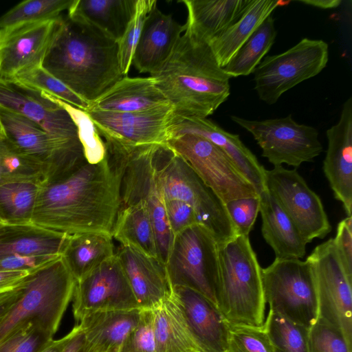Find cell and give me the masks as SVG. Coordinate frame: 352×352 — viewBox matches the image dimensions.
<instances>
[{
	"label": "cell",
	"instance_id": "obj_37",
	"mask_svg": "<svg viewBox=\"0 0 352 352\" xmlns=\"http://www.w3.org/2000/svg\"><path fill=\"white\" fill-rule=\"evenodd\" d=\"M263 327L272 352H309V328L270 309Z\"/></svg>",
	"mask_w": 352,
	"mask_h": 352
},
{
	"label": "cell",
	"instance_id": "obj_17",
	"mask_svg": "<svg viewBox=\"0 0 352 352\" xmlns=\"http://www.w3.org/2000/svg\"><path fill=\"white\" fill-rule=\"evenodd\" d=\"M63 16L0 29V81L12 82L25 69L42 65Z\"/></svg>",
	"mask_w": 352,
	"mask_h": 352
},
{
	"label": "cell",
	"instance_id": "obj_48",
	"mask_svg": "<svg viewBox=\"0 0 352 352\" xmlns=\"http://www.w3.org/2000/svg\"><path fill=\"white\" fill-rule=\"evenodd\" d=\"M334 245L346 274L352 280V217L347 216L339 222Z\"/></svg>",
	"mask_w": 352,
	"mask_h": 352
},
{
	"label": "cell",
	"instance_id": "obj_45",
	"mask_svg": "<svg viewBox=\"0 0 352 352\" xmlns=\"http://www.w3.org/2000/svg\"><path fill=\"white\" fill-rule=\"evenodd\" d=\"M118 352H157L152 309H141L138 323L126 336Z\"/></svg>",
	"mask_w": 352,
	"mask_h": 352
},
{
	"label": "cell",
	"instance_id": "obj_21",
	"mask_svg": "<svg viewBox=\"0 0 352 352\" xmlns=\"http://www.w3.org/2000/svg\"><path fill=\"white\" fill-rule=\"evenodd\" d=\"M0 107L31 120L54 136L79 139L67 112L38 92L0 81Z\"/></svg>",
	"mask_w": 352,
	"mask_h": 352
},
{
	"label": "cell",
	"instance_id": "obj_18",
	"mask_svg": "<svg viewBox=\"0 0 352 352\" xmlns=\"http://www.w3.org/2000/svg\"><path fill=\"white\" fill-rule=\"evenodd\" d=\"M86 111L97 129L132 146L166 144L170 138V127L174 118L170 104L135 112L91 109Z\"/></svg>",
	"mask_w": 352,
	"mask_h": 352
},
{
	"label": "cell",
	"instance_id": "obj_30",
	"mask_svg": "<svg viewBox=\"0 0 352 352\" xmlns=\"http://www.w3.org/2000/svg\"><path fill=\"white\" fill-rule=\"evenodd\" d=\"M289 2L252 0L242 16L209 44L220 67L223 68L227 65L256 29L272 15L273 11Z\"/></svg>",
	"mask_w": 352,
	"mask_h": 352
},
{
	"label": "cell",
	"instance_id": "obj_26",
	"mask_svg": "<svg viewBox=\"0 0 352 352\" xmlns=\"http://www.w3.org/2000/svg\"><path fill=\"white\" fill-rule=\"evenodd\" d=\"M261 232L278 258H302L307 243L273 195L265 188L259 194Z\"/></svg>",
	"mask_w": 352,
	"mask_h": 352
},
{
	"label": "cell",
	"instance_id": "obj_25",
	"mask_svg": "<svg viewBox=\"0 0 352 352\" xmlns=\"http://www.w3.org/2000/svg\"><path fill=\"white\" fill-rule=\"evenodd\" d=\"M252 0H183L186 30L208 45L236 22Z\"/></svg>",
	"mask_w": 352,
	"mask_h": 352
},
{
	"label": "cell",
	"instance_id": "obj_8",
	"mask_svg": "<svg viewBox=\"0 0 352 352\" xmlns=\"http://www.w3.org/2000/svg\"><path fill=\"white\" fill-rule=\"evenodd\" d=\"M165 267L171 288L192 289L217 307L219 243L203 226L194 224L173 236Z\"/></svg>",
	"mask_w": 352,
	"mask_h": 352
},
{
	"label": "cell",
	"instance_id": "obj_40",
	"mask_svg": "<svg viewBox=\"0 0 352 352\" xmlns=\"http://www.w3.org/2000/svg\"><path fill=\"white\" fill-rule=\"evenodd\" d=\"M44 180L41 164L21 154L6 138L0 142V185L13 182L41 184Z\"/></svg>",
	"mask_w": 352,
	"mask_h": 352
},
{
	"label": "cell",
	"instance_id": "obj_15",
	"mask_svg": "<svg viewBox=\"0 0 352 352\" xmlns=\"http://www.w3.org/2000/svg\"><path fill=\"white\" fill-rule=\"evenodd\" d=\"M265 186L292 220L307 243L324 238L331 226L319 196L296 168L282 165L265 170Z\"/></svg>",
	"mask_w": 352,
	"mask_h": 352
},
{
	"label": "cell",
	"instance_id": "obj_10",
	"mask_svg": "<svg viewBox=\"0 0 352 352\" xmlns=\"http://www.w3.org/2000/svg\"><path fill=\"white\" fill-rule=\"evenodd\" d=\"M265 303L270 309L293 322L310 327L318 318V300L309 262L278 258L262 268Z\"/></svg>",
	"mask_w": 352,
	"mask_h": 352
},
{
	"label": "cell",
	"instance_id": "obj_47",
	"mask_svg": "<svg viewBox=\"0 0 352 352\" xmlns=\"http://www.w3.org/2000/svg\"><path fill=\"white\" fill-rule=\"evenodd\" d=\"M164 204L168 224L173 236L198 223L196 213L189 204L177 199H166Z\"/></svg>",
	"mask_w": 352,
	"mask_h": 352
},
{
	"label": "cell",
	"instance_id": "obj_57",
	"mask_svg": "<svg viewBox=\"0 0 352 352\" xmlns=\"http://www.w3.org/2000/svg\"><path fill=\"white\" fill-rule=\"evenodd\" d=\"M5 133L3 131V126L1 124V122L0 121V142L3 140L5 139Z\"/></svg>",
	"mask_w": 352,
	"mask_h": 352
},
{
	"label": "cell",
	"instance_id": "obj_55",
	"mask_svg": "<svg viewBox=\"0 0 352 352\" xmlns=\"http://www.w3.org/2000/svg\"><path fill=\"white\" fill-rule=\"evenodd\" d=\"M298 2L322 9H329L337 8L342 1L340 0H302Z\"/></svg>",
	"mask_w": 352,
	"mask_h": 352
},
{
	"label": "cell",
	"instance_id": "obj_49",
	"mask_svg": "<svg viewBox=\"0 0 352 352\" xmlns=\"http://www.w3.org/2000/svg\"><path fill=\"white\" fill-rule=\"evenodd\" d=\"M58 257L60 256L21 255L2 256L0 257V272H32Z\"/></svg>",
	"mask_w": 352,
	"mask_h": 352
},
{
	"label": "cell",
	"instance_id": "obj_4",
	"mask_svg": "<svg viewBox=\"0 0 352 352\" xmlns=\"http://www.w3.org/2000/svg\"><path fill=\"white\" fill-rule=\"evenodd\" d=\"M217 299L230 326H263L266 303L262 268L248 235H236L219 244Z\"/></svg>",
	"mask_w": 352,
	"mask_h": 352
},
{
	"label": "cell",
	"instance_id": "obj_33",
	"mask_svg": "<svg viewBox=\"0 0 352 352\" xmlns=\"http://www.w3.org/2000/svg\"><path fill=\"white\" fill-rule=\"evenodd\" d=\"M152 311L157 352H202L171 294Z\"/></svg>",
	"mask_w": 352,
	"mask_h": 352
},
{
	"label": "cell",
	"instance_id": "obj_29",
	"mask_svg": "<svg viewBox=\"0 0 352 352\" xmlns=\"http://www.w3.org/2000/svg\"><path fill=\"white\" fill-rule=\"evenodd\" d=\"M140 314L141 309L98 311L85 315L78 324L91 352H118Z\"/></svg>",
	"mask_w": 352,
	"mask_h": 352
},
{
	"label": "cell",
	"instance_id": "obj_52",
	"mask_svg": "<svg viewBox=\"0 0 352 352\" xmlns=\"http://www.w3.org/2000/svg\"><path fill=\"white\" fill-rule=\"evenodd\" d=\"M26 277L14 289L0 294V322L21 296Z\"/></svg>",
	"mask_w": 352,
	"mask_h": 352
},
{
	"label": "cell",
	"instance_id": "obj_6",
	"mask_svg": "<svg viewBox=\"0 0 352 352\" xmlns=\"http://www.w3.org/2000/svg\"><path fill=\"white\" fill-rule=\"evenodd\" d=\"M153 164L164 200L177 199L189 204L196 213L198 223L207 229L219 244L237 235L225 204L166 143L156 145Z\"/></svg>",
	"mask_w": 352,
	"mask_h": 352
},
{
	"label": "cell",
	"instance_id": "obj_43",
	"mask_svg": "<svg viewBox=\"0 0 352 352\" xmlns=\"http://www.w3.org/2000/svg\"><path fill=\"white\" fill-rule=\"evenodd\" d=\"M309 352H351L352 343L334 325L318 318L309 329Z\"/></svg>",
	"mask_w": 352,
	"mask_h": 352
},
{
	"label": "cell",
	"instance_id": "obj_24",
	"mask_svg": "<svg viewBox=\"0 0 352 352\" xmlns=\"http://www.w3.org/2000/svg\"><path fill=\"white\" fill-rule=\"evenodd\" d=\"M185 30V24H179L156 6L145 20L132 64L140 73L153 74L169 57Z\"/></svg>",
	"mask_w": 352,
	"mask_h": 352
},
{
	"label": "cell",
	"instance_id": "obj_32",
	"mask_svg": "<svg viewBox=\"0 0 352 352\" xmlns=\"http://www.w3.org/2000/svg\"><path fill=\"white\" fill-rule=\"evenodd\" d=\"M116 252L111 234L85 232L70 236L62 257L77 282Z\"/></svg>",
	"mask_w": 352,
	"mask_h": 352
},
{
	"label": "cell",
	"instance_id": "obj_44",
	"mask_svg": "<svg viewBox=\"0 0 352 352\" xmlns=\"http://www.w3.org/2000/svg\"><path fill=\"white\" fill-rule=\"evenodd\" d=\"M227 352H272V345L262 327L230 326Z\"/></svg>",
	"mask_w": 352,
	"mask_h": 352
},
{
	"label": "cell",
	"instance_id": "obj_41",
	"mask_svg": "<svg viewBox=\"0 0 352 352\" xmlns=\"http://www.w3.org/2000/svg\"><path fill=\"white\" fill-rule=\"evenodd\" d=\"M74 0H27L0 16V29L25 23L55 19Z\"/></svg>",
	"mask_w": 352,
	"mask_h": 352
},
{
	"label": "cell",
	"instance_id": "obj_36",
	"mask_svg": "<svg viewBox=\"0 0 352 352\" xmlns=\"http://www.w3.org/2000/svg\"><path fill=\"white\" fill-rule=\"evenodd\" d=\"M40 184L13 182L0 185V223H32Z\"/></svg>",
	"mask_w": 352,
	"mask_h": 352
},
{
	"label": "cell",
	"instance_id": "obj_50",
	"mask_svg": "<svg viewBox=\"0 0 352 352\" xmlns=\"http://www.w3.org/2000/svg\"><path fill=\"white\" fill-rule=\"evenodd\" d=\"M52 340V336L35 326L14 352H41Z\"/></svg>",
	"mask_w": 352,
	"mask_h": 352
},
{
	"label": "cell",
	"instance_id": "obj_35",
	"mask_svg": "<svg viewBox=\"0 0 352 352\" xmlns=\"http://www.w3.org/2000/svg\"><path fill=\"white\" fill-rule=\"evenodd\" d=\"M276 30L274 19L267 17L223 68L231 78L248 76L261 62L274 44Z\"/></svg>",
	"mask_w": 352,
	"mask_h": 352
},
{
	"label": "cell",
	"instance_id": "obj_12",
	"mask_svg": "<svg viewBox=\"0 0 352 352\" xmlns=\"http://www.w3.org/2000/svg\"><path fill=\"white\" fill-rule=\"evenodd\" d=\"M231 120L250 133L262 149V156L274 166L286 164L296 168L313 162L322 151L318 130L284 118L251 120L236 116Z\"/></svg>",
	"mask_w": 352,
	"mask_h": 352
},
{
	"label": "cell",
	"instance_id": "obj_1",
	"mask_svg": "<svg viewBox=\"0 0 352 352\" xmlns=\"http://www.w3.org/2000/svg\"><path fill=\"white\" fill-rule=\"evenodd\" d=\"M104 144L102 162H86L60 179L40 184L32 223L69 235L111 234L121 206L122 164L116 146Z\"/></svg>",
	"mask_w": 352,
	"mask_h": 352
},
{
	"label": "cell",
	"instance_id": "obj_31",
	"mask_svg": "<svg viewBox=\"0 0 352 352\" xmlns=\"http://www.w3.org/2000/svg\"><path fill=\"white\" fill-rule=\"evenodd\" d=\"M137 0H74L67 16L86 21L118 42L131 20Z\"/></svg>",
	"mask_w": 352,
	"mask_h": 352
},
{
	"label": "cell",
	"instance_id": "obj_7",
	"mask_svg": "<svg viewBox=\"0 0 352 352\" xmlns=\"http://www.w3.org/2000/svg\"><path fill=\"white\" fill-rule=\"evenodd\" d=\"M113 142L122 164L120 207L139 201L145 203L155 235L158 258L165 264L173 234L153 164V154L157 144L132 146L114 138Z\"/></svg>",
	"mask_w": 352,
	"mask_h": 352
},
{
	"label": "cell",
	"instance_id": "obj_56",
	"mask_svg": "<svg viewBox=\"0 0 352 352\" xmlns=\"http://www.w3.org/2000/svg\"><path fill=\"white\" fill-rule=\"evenodd\" d=\"M69 338V333H67L59 340H53L41 352H63Z\"/></svg>",
	"mask_w": 352,
	"mask_h": 352
},
{
	"label": "cell",
	"instance_id": "obj_39",
	"mask_svg": "<svg viewBox=\"0 0 352 352\" xmlns=\"http://www.w3.org/2000/svg\"><path fill=\"white\" fill-rule=\"evenodd\" d=\"M63 108L75 124L86 161L98 164L106 157V146L96 124L86 111L72 106L49 94L40 93Z\"/></svg>",
	"mask_w": 352,
	"mask_h": 352
},
{
	"label": "cell",
	"instance_id": "obj_42",
	"mask_svg": "<svg viewBox=\"0 0 352 352\" xmlns=\"http://www.w3.org/2000/svg\"><path fill=\"white\" fill-rule=\"evenodd\" d=\"M157 6L155 0H137L133 14L118 41V56L122 74L126 75L132 65L133 54L140 37L145 20Z\"/></svg>",
	"mask_w": 352,
	"mask_h": 352
},
{
	"label": "cell",
	"instance_id": "obj_34",
	"mask_svg": "<svg viewBox=\"0 0 352 352\" xmlns=\"http://www.w3.org/2000/svg\"><path fill=\"white\" fill-rule=\"evenodd\" d=\"M111 235L121 245L158 258L153 227L143 201L120 207Z\"/></svg>",
	"mask_w": 352,
	"mask_h": 352
},
{
	"label": "cell",
	"instance_id": "obj_23",
	"mask_svg": "<svg viewBox=\"0 0 352 352\" xmlns=\"http://www.w3.org/2000/svg\"><path fill=\"white\" fill-rule=\"evenodd\" d=\"M116 254L141 309H153L170 296L165 264L158 258L121 245Z\"/></svg>",
	"mask_w": 352,
	"mask_h": 352
},
{
	"label": "cell",
	"instance_id": "obj_2",
	"mask_svg": "<svg viewBox=\"0 0 352 352\" xmlns=\"http://www.w3.org/2000/svg\"><path fill=\"white\" fill-rule=\"evenodd\" d=\"M42 65L89 104L123 76L118 41L93 24L67 16Z\"/></svg>",
	"mask_w": 352,
	"mask_h": 352
},
{
	"label": "cell",
	"instance_id": "obj_28",
	"mask_svg": "<svg viewBox=\"0 0 352 352\" xmlns=\"http://www.w3.org/2000/svg\"><path fill=\"white\" fill-rule=\"evenodd\" d=\"M152 77H122L90 104L89 109L135 112L169 104Z\"/></svg>",
	"mask_w": 352,
	"mask_h": 352
},
{
	"label": "cell",
	"instance_id": "obj_20",
	"mask_svg": "<svg viewBox=\"0 0 352 352\" xmlns=\"http://www.w3.org/2000/svg\"><path fill=\"white\" fill-rule=\"evenodd\" d=\"M328 146L323 171L346 216L352 212V98L342 105L340 118L326 132Z\"/></svg>",
	"mask_w": 352,
	"mask_h": 352
},
{
	"label": "cell",
	"instance_id": "obj_5",
	"mask_svg": "<svg viewBox=\"0 0 352 352\" xmlns=\"http://www.w3.org/2000/svg\"><path fill=\"white\" fill-rule=\"evenodd\" d=\"M76 283L62 256L32 272L21 296L0 322V344L29 322L54 336L72 300Z\"/></svg>",
	"mask_w": 352,
	"mask_h": 352
},
{
	"label": "cell",
	"instance_id": "obj_9",
	"mask_svg": "<svg viewBox=\"0 0 352 352\" xmlns=\"http://www.w3.org/2000/svg\"><path fill=\"white\" fill-rule=\"evenodd\" d=\"M6 140L21 154L41 164L44 182L60 179L86 159L79 140L54 136L31 120L0 107Z\"/></svg>",
	"mask_w": 352,
	"mask_h": 352
},
{
	"label": "cell",
	"instance_id": "obj_19",
	"mask_svg": "<svg viewBox=\"0 0 352 352\" xmlns=\"http://www.w3.org/2000/svg\"><path fill=\"white\" fill-rule=\"evenodd\" d=\"M187 327L202 352H227L230 325L216 305L185 287L171 288Z\"/></svg>",
	"mask_w": 352,
	"mask_h": 352
},
{
	"label": "cell",
	"instance_id": "obj_58",
	"mask_svg": "<svg viewBox=\"0 0 352 352\" xmlns=\"http://www.w3.org/2000/svg\"><path fill=\"white\" fill-rule=\"evenodd\" d=\"M0 224H1V223H0Z\"/></svg>",
	"mask_w": 352,
	"mask_h": 352
},
{
	"label": "cell",
	"instance_id": "obj_3",
	"mask_svg": "<svg viewBox=\"0 0 352 352\" xmlns=\"http://www.w3.org/2000/svg\"><path fill=\"white\" fill-rule=\"evenodd\" d=\"M151 76L176 116L207 118L230 94V77L217 63L210 45L187 30Z\"/></svg>",
	"mask_w": 352,
	"mask_h": 352
},
{
	"label": "cell",
	"instance_id": "obj_11",
	"mask_svg": "<svg viewBox=\"0 0 352 352\" xmlns=\"http://www.w3.org/2000/svg\"><path fill=\"white\" fill-rule=\"evenodd\" d=\"M328 60L325 41L304 38L285 52L264 58L253 72L254 89L260 100L273 104L287 91L320 74Z\"/></svg>",
	"mask_w": 352,
	"mask_h": 352
},
{
	"label": "cell",
	"instance_id": "obj_14",
	"mask_svg": "<svg viewBox=\"0 0 352 352\" xmlns=\"http://www.w3.org/2000/svg\"><path fill=\"white\" fill-rule=\"evenodd\" d=\"M315 282L318 318L340 329L352 342V280L347 276L333 238L317 245L306 259Z\"/></svg>",
	"mask_w": 352,
	"mask_h": 352
},
{
	"label": "cell",
	"instance_id": "obj_27",
	"mask_svg": "<svg viewBox=\"0 0 352 352\" xmlns=\"http://www.w3.org/2000/svg\"><path fill=\"white\" fill-rule=\"evenodd\" d=\"M71 235L52 231L32 223L0 224V257L62 256Z\"/></svg>",
	"mask_w": 352,
	"mask_h": 352
},
{
	"label": "cell",
	"instance_id": "obj_16",
	"mask_svg": "<svg viewBox=\"0 0 352 352\" xmlns=\"http://www.w3.org/2000/svg\"><path fill=\"white\" fill-rule=\"evenodd\" d=\"M72 300L77 323L95 311L140 309L116 254L76 282Z\"/></svg>",
	"mask_w": 352,
	"mask_h": 352
},
{
	"label": "cell",
	"instance_id": "obj_13",
	"mask_svg": "<svg viewBox=\"0 0 352 352\" xmlns=\"http://www.w3.org/2000/svg\"><path fill=\"white\" fill-rule=\"evenodd\" d=\"M166 144L188 162L224 204L234 199L258 195L226 153L210 140L185 133L170 137Z\"/></svg>",
	"mask_w": 352,
	"mask_h": 352
},
{
	"label": "cell",
	"instance_id": "obj_38",
	"mask_svg": "<svg viewBox=\"0 0 352 352\" xmlns=\"http://www.w3.org/2000/svg\"><path fill=\"white\" fill-rule=\"evenodd\" d=\"M11 83L38 93L49 94L84 111L89 109L90 104L88 102L48 72L43 65L25 69L17 74Z\"/></svg>",
	"mask_w": 352,
	"mask_h": 352
},
{
	"label": "cell",
	"instance_id": "obj_22",
	"mask_svg": "<svg viewBox=\"0 0 352 352\" xmlns=\"http://www.w3.org/2000/svg\"><path fill=\"white\" fill-rule=\"evenodd\" d=\"M170 138L190 133L201 136L219 147L229 157L241 174L259 195L266 188L265 168L248 148L239 135L230 133L207 118H189L174 115Z\"/></svg>",
	"mask_w": 352,
	"mask_h": 352
},
{
	"label": "cell",
	"instance_id": "obj_54",
	"mask_svg": "<svg viewBox=\"0 0 352 352\" xmlns=\"http://www.w3.org/2000/svg\"><path fill=\"white\" fill-rule=\"evenodd\" d=\"M31 272L28 271L0 272V294L16 287Z\"/></svg>",
	"mask_w": 352,
	"mask_h": 352
},
{
	"label": "cell",
	"instance_id": "obj_51",
	"mask_svg": "<svg viewBox=\"0 0 352 352\" xmlns=\"http://www.w3.org/2000/svg\"><path fill=\"white\" fill-rule=\"evenodd\" d=\"M35 326L29 322L19 328L0 344V352H14Z\"/></svg>",
	"mask_w": 352,
	"mask_h": 352
},
{
	"label": "cell",
	"instance_id": "obj_46",
	"mask_svg": "<svg viewBox=\"0 0 352 352\" xmlns=\"http://www.w3.org/2000/svg\"><path fill=\"white\" fill-rule=\"evenodd\" d=\"M225 207L236 234L248 235L259 212V195L230 200Z\"/></svg>",
	"mask_w": 352,
	"mask_h": 352
},
{
	"label": "cell",
	"instance_id": "obj_53",
	"mask_svg": "<svg viewBox=\"0 0 352 352\" xmlns=\"http://www.w3.org/2000/svg\"><path fill=\"white\" fill-rule=\"evenodd\" d=\"M69 338L63 352H91L80 326L77 324L69 333Z\"/></svg>",
	"mask_w": 352,
	"mask_h": 352
}]
</instances>
